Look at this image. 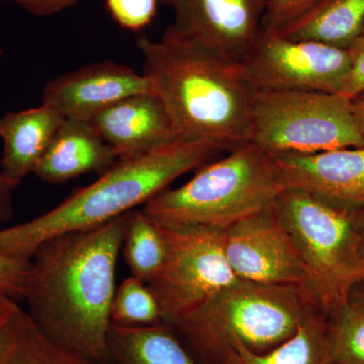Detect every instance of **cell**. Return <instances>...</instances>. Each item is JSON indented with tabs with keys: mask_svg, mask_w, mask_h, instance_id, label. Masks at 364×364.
Segmentation results:
<instances>
[{
	"mask_svg": "<svg viewBox=\"0 0 364 364\" xmlns=\"http://www.w3.org/2000/svg\"><path fill=\"white\" fill-rule=\"evenodd\" d=\"M361 36H364V28H363V35H361Z\"/></svg>",
	"mask_w": 364,
	"mask_h": 364,
	"instance_id": "e575fe53",
	"label": "cell"
},
{
	"mask_svg": "<svg viewBox=\"0 0 364 364\" xmlns=\"http://www.w3.org/2000/svg\"><path fill=\"white\" fill-rule=\"evenodd\" d=\"M221 151L215 144L177 139L149 152L119 159L97 181L46 214L0 230V255L30 261L44 242L104 224L145 205Z\"/></svg>",
	"mask_w": 364,
	"mask_h": 364,
	"instance_id": "7a4b0ae2",
	"label": "cell"
},
{
	"mask_svg": "<svg viewBox=\"0 0 364 364\" xmlns=\"http://www.w3.org/2000/svg\"><path fill=\"white\" fill-rule=\"evenodd\" d=\"M249 142L272 156L364 147L351 100L317 91H253Z\"/></svg>",
	"mask_w": 364,
	"mask_h": 364,
	"instance_id": "52a82bcc",
	"label": "cell"
},
{
	"mask_svg": "<svg viewBox=\"0 0 364 364\" xmlns=\"http://www.w3.org/2000/svg\"><path fill=\"white\" fill-rule=\"evenodd\" d=\"M224 248L239 279L309 289L305 263L275 203L224 230Z\"/></svg>",
	"mask_w": 364,
	"mask_h": 364,
	"instance_id": "8fae6325",
	"label": "cell"
},
{
	"mask_svg": "<svg viewBox=\"0 0 364 364\" xmlns=\"http://www.w3.org/2000/svg\"><path fill=\"white\" fill-rule=\"evenodd\" d=\"M26 11L38 18L55 16L71 9L79 0H16Z\"/></svg>",
	"mask_w": 364,
	"mask_h": 364,
	"instance_id": "83f0119b",
	"label": "cell"
},
{
	"mask_svg": "<svg viewBox=\"0 0 364 364\" xmlns=\"http://www.w3.org/2000/svg\"><path fill=\"white\" fill-rule=\"evenodd\" d=\"M123 251L132 275L146 284L156 277L166 258V241L161 228L143 210L127 213Z\"/></svg>",
	"mask_w": 364,
	"mask_h": 364,
	"instance_id": "44dd1931",
	"label": "cell"
},
{
	"mask_svg": "<svg viewBox=\"0 0 364 364\" xmlns=\"http://www.w3.org/2000/svg\"><path fill=\"white\" fill-rule=\"evenodd\" d=\"M275 208L305 263L309 289L329 317L348 303L358 286L364 207L287 188L280 191Z\"/></svg>",
	"mask_w": 364,
	"mask_h": 364,
	"instance_id": "8992f818",
	"label": "cell"
},
{
	"mask_svg": "<svg viewBox=\"0 0 364 364\" xmlns=\"http://www.w3.org/2000/svg\"><path fill=\"white\" fill-rule=\"evenodd\" d=\"M126 215L44 242L26 277V313L41 331L102 364H112L109 332Z\"/></svg>",
	"mask_w": 364,
	"mask_h": 364,
	"instance_id": "6da1fadb",
	"label": "cell"
},
{
	"mask_svg": "<svg viewBox=\"0 0 364 364\" xmlns=\"http://www.w3.org/2000/svg\"><path fill=\"white\" fill-rule=\"evenodd\" d=\"M65 117L50 105L9 112L0 117L1 171L14 181L33 173Z\"/></svg>",
	"mask_w": 364,
	"mask_h": 364,
	"instance_id": "2e32d148",
	"label": "cell"
},
{
	"mask_svg": "<svg viewBox=\"0 0 364 364\" xmlns=\"http://www.w3.org/2000/svg\"><path fill=\"white\" fill-rule=\"evenodd\" d=\"M348 49L351 55V69L341 95L353 100L364 92V36H360Z\"/></svg>",
	"mask_w": 364,
	"mask_h": 364,
	"instance_id": "4316f807",
	"label": "cell"
},
{
	"mask_svg": "<svg viewBox=\"0 0 364 364\" xmlns=\"http://www.w3.org/2000/svg\"><path fill=\"white\" fill-rule=\"evenodd\" d=\"M349 299L358 304V305L361 306L364 310V287L363 289H359V291L353 289L351 293L350 299Z\"/></svg>",
	"mask_w": 364,
	"mask_h": 364,
	"instance_id": "d6a6232c",
	"label": "cell"
},
{
	"mask_svg": "<svg viewBox=\"0 0 364 364\" xmlns=\"http://www.w3.org/2000/svg\"><path fill=\"white\" fill-rule=\"evenodd\" d=\"M272 157L282 189H304L364 207V147Z\"/></svg>",
	"mask_w": 364,
	"mask_h": 364,
	"instance_id": "4fadbf2b",
	"label": "cell"
},
{
	"mask_svg": "<svg viewBox=\"0 0 364 364\" xmlns=\"http://www.w3.org/2000/svg\"><path fill=\"white\" fill-rule=\"evenodd\" d=\"M159 0H105L112 20L124 30L141 32L149 26L157 13Z\"/></svg>",
	"mask_w": 364,
	"mask_h": 364,
	"instance_id": "cb8c5ba5",
	"label": "cell"
},
{
	"mask_svg": "<svg viewBox=\"0 0 364 364\" xmlns=\"http://www.w3.org/2000/svg\"><path fill=\"white\" fill-rule=\"evenodd\" d=\"M0 364H102L69 350L41 331L23 309L0 349Z\"/></svg>",
	"mask_w": 364,
	"mask_h": 364,
	"instance_id": "ffe728a7",
	"label": "cell"
},
{
	"mask_svg": "<svg viewBox=\"0 0 364 364\" xmlns=\"http://www.w3.org/2000/svg\"><path fill=\"white\" fill-rule=\"evenodd\" d=\"M317 1L318 0H265L263 32H279L301 18Z\"/></svg>",
	"mask_w": 364,
	"mask_h": 364,
	"instance_id": "d4e9b609",
	"label": "cell"
},
{
	"mask_svg": "<svg viewBox=\"0 0 364 364\" xmlns=\"http://www.w3.org/2000/svg\"><path fill=\"white\" fill-rule=\"evenodd\" d=\"M136 45L179 138L228 151L249 142L253 91L235 66L172 41L142 36Z\"/></svg>",
	"mask_w": 364,
	"mask_h": 364,
	"instance_id": "3957f363",
	"label": "cell"
},
{
	"mask_svg": "<svg viewBox=\"0 0 364 364\" xmlns=\"http://www.w3.org/2000/svg\"><path fill=\"white\" fill-rule=\"evenodd\" d=\"M252 91H317L341 95L351 69L349 49L289 40L261 32L252 49L235 66Z\"/></svg>",
	"mask_w": 364,
	"mask_h": 364,
	"instance_id": "9c48e42d",
	"label": "cell"
},
{
	"mask_svg": "<svg viewBox=\"0 0 364 364\" xmlns=\"http://www.w3.org/2000/svg\"><path fill=\"white\" fill-rule=\"evenodd\" d=\"M20 182L6 176L0 170V223L9 222L14 215V193Z\"/></svg>",
	"mask_w": 364,
	"mask_h": 364,
	"instance_id": "f1b7e54d",
	"label": "cell"
},
{
	"mask_svg": "<svg viewBox=\"0 0 364 364\" xmlns=\"http://www.w3.org/2000/svg\"><path fill=\"white\" fill-rule=\"evenodd\" d=\"M329 318L320 308L305 318L291 338L264 353L236 347L214 364H335L330 350Z\"/></svg>",
	"mask_w": 364,
	"mask_h": 364,
	"instance_id": "d6986e66",
	"label": "cell"
},
{
	"mask_svg": "<svg viewBox=\"0 0 364 364\" xmlns=\"http://www.w3.org/2000/svg\"><path fill=\"white\" fill-rule=\"evenodd\" d=\"M363 28L364 0H318L301 18L274 33L348 49Z\"/></svg>",
	"mask_w": 364,
	"mask_h": 364,
	"instance_id": "ac0fdd59",
	"label": "cell"
},
{
	"mask_svg": "<svg viewBox=\"0 0 364 364\" xmlns=\"http://www.w3.org/2000/svg\"><path fill=\"white\" fill-rule=\"evenodd\" d=\"M119 159L168 145L179 138L168 112L155 93L132 95L90 121Z\"/></svg>",
	"mask_w": 364,
	"mask_h": 364,
	"instance_id": "5bb4252c",
	"label": "cell"
},
{
	"mask_svg": "<svg viewBox=\"0 0 364 364\" xmlns=\"http://www.w3.org/2000/svg\"><path fill=\"white\" fill-rule=\"evenodd\" d=\"M112 324L143 327L164 322L161 309L149 284L131 275L122 282L112 301Z\"/></svg>",
	"mask_w": 364,
	"mask_h": 364,
	"instance_id": "7402d4cb",
	"label": "cell"
},
{
	"mask_svg": "<svg viewBox=\"0 0 364 364\" xmlns=\"http://www.w3.org/2000/svg\"><path fill=\"white\" fill-rule=\"evenodd\" d=\"M2 55H4V49H2L1 45H0V58H1Z\"/></svg>",
	"mask_w": 364,
	"mask_h": 364,
	"instance_id": "836d02e7",
	"label": "cell"
},
{
	"mask_svg": "<svg viewBox=\"0 0 364 364\" xmlns=\"http://www.w3.org/2000/svg\"><path fill=\"white\" fill-rule=\"evenodd\" d=\"M152 92L148 78L114 61L97 62L52 79L43 91V104L65 119L90 122L119 100Z\"/></svg>",
	"mask_w": 364,
	"mask_h": 364,
	"instance_id": "7c38bea8",
	"label": "cell"
},
{
	"mask_svg": "<svg viewBox=\"0 0 364 364\" xmlns=\"http://www.w3.org/2000/svg\"><path fill=\"white\" fill-rule=\"evenodd\" d=\"M117 160L90 122L65 119L33 173L49 183H64L90 172L102 176Z\"/></svg>",
	"mask_w": 364,
	"mask_h": 364,
	"instance_id": "9a60e30c",
	"label": "cell"
},
{
	"mask_svg": "<svg viewBox=\"0 0 364 364\" xmlns=\"http://www.w3.org/2000/svg\"><path fill=\"white\" fill-rule=\"evenodd\" d=\"M159 227L166 241V258L148 284L163 320L173 325L239 279L225 253L224 230Z\"/></svg>",
	"mask_w": 364,
	"mask_h": 364,
	"instance_id": "ba28073f",
	"label": "cell"
},
{
	"mask_svg": "<svg viewBox=\"0 0 364 364\" xmlns=\"http://www.w3.org/2000/svg\"><path fill=\"white\" fill-rule=\"evenodd\" d=\"M229 152L178 188L151 198L145 214L162 227L226 230L273 205L282 188L272 155L251 142Z\"/></svg>",
	"mask_w": 364,
	"mask_h": 364,
	"instance_id": "5b68a950",
	"label": "cell"
},
{
	"mask_svg": "<svg viewBox=\"0 0 364 364\" xmlns=\"http://www.w3.org/2000/svg\"><path fill=\"white\" fill-rule=\"evenodd\" d=\"M30 261L0 255V294L18 301L25 296Z\"/></svg>",
	"mask_w": 364,
	"mask_h": 364,
	"instance_id": "484cf974",
	"label": "cell"
},
{
	"mask_svg": "<svg viewBox=\"0 0 364 364\" xmlns=\"http://www.w3.org/2000/svg\"><path fill=\"white\" fill-rule=\"evenodd\" d=\"M21 310V308L18 305V301L4 296V294H0V349H1L11 323Z\"/></svg>",
	"mask_w": 364,
	"mask_h": 364,
	"instance_id": "f546056e",
	"label": "cell"
},
{
	"mask_svg": "<svg viewBox=\"0 0 364 364\" xmlns=\"http://www.w3.org/2000/svg\"><path fill=\"white\" fill-rule=\"evenodd\" d=\"M361 284H364V282H361Z\"/></svg>",
	"mask_w": 364,
	"mask_h": 364,
	"instance_id": "d590c367",
	"label": "cell"
},
{
	"mask_svg": "<svg viewBox=\"0 0 364 364\" xmlns=\"http://www.w3.org/2000/svg\"><path fill=\"white\" fill-rule=\"evenodd\" d=\"M364 282V230L363 238L358 251V272H356V282L358 284Z\"/></svg>",
	"mask_w": 364,
	"mask_h": 364,
	"instance_id": "1f68e13d",
	"label": "cell"
},
{
	"mask_svg": "<svg viewBox=\"0 0 364 364\" xmlns=\"http://www.w3.org/2000/svg\"><path fill=\"white\" fill-rule=\"evenodd\" d=\"M330 350L335 364H364V310L349 299L329 316Z\"/></svg>",
	"mask_w": 364,
	"mask_h": 364,
	"instance_id": "603a6c76",
	"label": "cell"
},
{
	"mask_svg": "<svg viewBox=\"0 0 364 364\" xmlns=\"http://www.w3.org/2000/svg\"><path fill=\"white\" fill-rule=\"evenodd\" d=\"M112 364H200L167 323L129 327L111 324Z\"/></svg>",
	"mask_w": 364,
	"mask_h": 364,
	"instance_id": "e0dca14e",
	"label": "cell"
},
{
	"mask_svg": "<svg viewBox=\"0 0 364 364\" xmlns=\"http://www.w3.org/2000/svg\"><path fill=\"white\" fill-rule=\"evenodd\" d=\"M351 102L358 130L364 139V92L351 100Z\"/></svg>",
	"mask_w": 364,
	"mask_h": 364,
	"instance_id": "4dcf8cb0",
	"label": "cell"
},
{
	"mask_svg": "<svg viewBox=\"0 0 364 364\" xmlns=\"http://www.w3.org/2000/svg\"><path fill=\"white\" fill-rule=\"evenodd\" d=\"M318 308L306 287L237 279L170 326L198 363L214 364L236 347L254 353L272 350Z\"/></svg>",
	"mask_w": 364,
	"mask_h": 364,
	"instance_id": "277c9868",
	"label": "cell"
},
{
	"mask_svg": "<svg viewBox=\"0 0 364 364\" xmlns=\"http://www.w3.org/2000/svg\"><path fill=\"white\" fill-rule=\"evenodd\" d=\"M173 13L162 39L205 53L228 65L245 58L262 32L265 0H159Z\"/></svg>",
	"mask_w": 364,
	"mask_h": 364,
	"instance_id": "30bf717a",
	"label": "cell"
}]
</instances>
